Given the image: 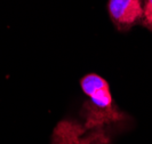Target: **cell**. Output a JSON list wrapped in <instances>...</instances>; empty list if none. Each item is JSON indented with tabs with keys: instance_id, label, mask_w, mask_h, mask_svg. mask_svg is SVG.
Here are the masks:
<instances>
[{
	"instance_id": "6da1fadb",
	"label": "cell",
	"mask_w": 152,
	"mask_h": 144,
	"mask_svg": "<svg viewBox=\"0 0 152 144\" xmlns=\"http://www.w3.org/2000/svg\"><path fill=\"white\" fill-rule=\"evenodd\" d=\"M112 138L89 133L80 121L63 119L52 134V144H111Z\"/></svg>"
},
{
	"instance_id": "7a4b0ae2",
	"label": "cell",
	"mask_w": 152,
	"mask_h": 144,
	"mask_svg": "<svg viewBox=\"0 0 152 144\" xmlns=\"http://www.w3.org/2000/svg\"><path fill=\"white\" fill-rule=\"evenodd\" d=\"M144 0H109L107 13L114 28L120 32H127L141 24Z\"/></svg>"
},
{
	"instance_id": "3957f363",
	"label": "cell",
	"mask_w": 152,
	"mask_h": 144,
	"mask_svg": "<svg viewBox=\"0 0 152 144\" xmlns=\"http://www.w3.org/2000/svg\"><path fill=\"white\" fill-rule=\"evenodd\" d=\"M80 87L91 104L99 107L115 105L107 80L96 73H88L80 79Z\"/></svg>"
},
{
	"instance_id": "277c9868",
	"label": "cell",
	"mask_w": 152,
	"mask_h": 144,
	"mask_svg": "<svg viewBox=\"0 0 152 144\" xmlns=\"http://www.w3.org/2000/svg\"><path fill=\"white\" fill-rule=\"evenodd\" d=\"M141 24L145 29L152 31V0H144L143 4V16Z\"/></svg>"
}]
</instances>
